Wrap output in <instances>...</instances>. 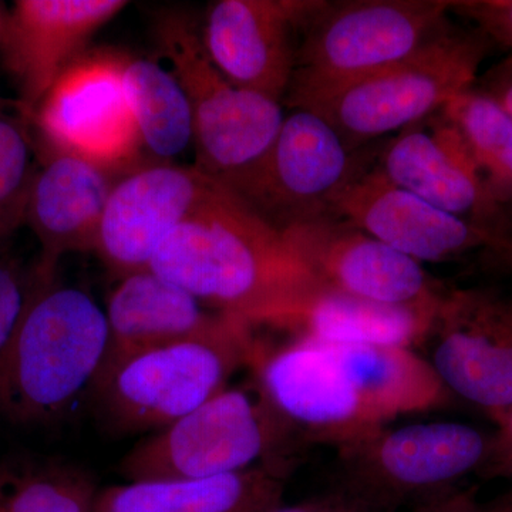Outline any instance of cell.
Segmentation results:
<instances>
[{
	"instance_id": "cell-34",
	"label": "cell",
	"mask_w": 512,
	"mask_h": 512,
	"mask_svg": "<svg viewBox=\"0 0 512 512\" xmlns=\"http://www.w3.org/2000/svg\"><path fill=\"white\" fill-rule=\"evenodd\" d=\"M5 18V10H3L2 5H0V37H2L3 25H5Z\"/></svg>"
},
{
	"instance_id": "cell-13",
	"label": "cell",
	"mask_w": 512,
	"mask_h": 512,
	"mask_svg": "<svg viewBox=\"0 0 512 512\" xmlns=\"http://www.w3.org/2000/svg\"><path fill=\"white\" fill-rule=\"evenodd\" d=\"M281 232L296 258L326 288L402 308H434L446 289L420 262L332 215Z\"/></svg>"
},
{
	"instance_id": "cell-11",
	"label": "cell",
	"mask_w": 512,
	"mask_h": 512,
	"mask_svg": "<svg viewBox=\"0 0 512 512\" xmlns=\"http://www.w3.org/2000/svg\"><path fill=\"white\" fill-rule=\"evenodd\" d=\"M423 345L451 396L497 421L512 409V292L446 288Z\"/></svg>"
},
{
	"instance_id": "cell-30",
	"label": "cell",
	"mask_w": 512,
	"mask_h": 512,
	"mask_svg": "<svg viewBox=\"0 0 512 512\" xmlns=\"http://www.w3.org/2000/svg\"><path fill=\"white\" fill-rule=\"evenodd\" d=\"M269 512H379L373 510L369 505L362 503L345 491L335 488L328 494L318 495V497L308 498L301 503L276 505Z\"/></svg>"
},
{
	"instance_id": "cell-15",
	"label": "cell",
	"mask_w": 512,
	"mask_h": 512,
	"mask_svg": "<svg viewBox=\"0 0 512 512\" xmlns=\"http://www.w3.org/2000/svg\"><path fill=\"white\" fill-rule=\"evenodd\" d=\"M322 0H218L201 28L211 62L228 82L282 103L306 23Z\"/></svg>"
},
{
	"instance_id": "cell-5",
	"label": "cell",
	"mask_w": 512,
	"mask_h": 512,
	"mask_svg": "<svg viewBox=\"0 0 512 512\" xmlns=\"http://www.w3.org/2000/svg\"><path fill=\"white\" fill-rule=\"evenodd\" d=\"M154 35L190 103L195 167L244 197L281 131L284 104L228 82L205 50L201 28L185 13H161Z\"/></svg>"
},
{
	"instance_id": "cell-29",
	"label": "cell",
	"mask_w": 512,
	"mask_h": 512,
	"mask_svg": "<svg viewBox=\"0 0 512 512\" xmlns=\"http://www.w3.org/2000/svg\"><path fill=\"white\" fill-rule=\"evenodd\" d=\"M423 512H512V491L480 501L474 490H453L419 505Z\"/></svg>"
},
{
	"instance_id": "cell-8",
	"label": "cell",
	"mask_w": 512,
	"mask_h": 512,
	"mask_svg": "<svg viewBox=\"0 0 512 512\" xmlns=\"http://www.w3.org/2000/svg\"><path fill=\"white\" fill-rule=\"evenodd\" d=\"M491 47L480 30L450 22L412 56L311 110L335 128L349 150H362L426 119L476 86Z\"/></svg>"
},
{
	"instance_id": "cell-28",
	"label": "cell",
	"mask_w": 512,
	"mask_h": 512,
	"mask_svg": "<svg viewBox=\"0 0 512 512\" xmlns=\"http://www.w3.org/2000/svg\"><path fill=\"white\" fill-rule=\"evenodd\" d=\"M32 269L26 271L18 259L0 256V352L5 348L25 306Z\"/></svg>"
},
{
	"instance_id": "cell-9",
	"label": "cell",
	"mask_w": 512,
	"mask_h": 512,
	"mask_svg": "<svg viewBox=\"0 0 512 512\" xmlns=\"http://www.w3.org/2000/svg\"><path fill=\"white\" fill-rule=\"evenodd\" d=\"M493 443L494 434L458 421L386 426L338 448V488L379 512L419 507L480 474Z\"/></svg>"
},
{
	"instance_id": "cell-25",
	"label": "cell",
	"mask_w": 512,
	"mask_h": 512,
	"mask_svg": "<svg viewBox=\"0 0 512 512\" xmlns=\"http://www.w3.org/2000/svg\"><path fill=\"white\" fill-rule=\"evenodd\" d=\"M443 111L466 141L491 200L501 211L511 207V114L476 86L448 101Z\"/></svg>"
},
{
	"instance_id": "cell-19",
	"label": "cell",
	"mask_w": 512,
	"mask_h": 512,
	"mask_svg": "<svg viewBox=\"0 0 512 512\" xmlns=\"http://www.w3.org/2000/svg\"><path fill=\"white\" fill-rule=\"evenodd\" d=\"M30 188L26 224L40 245L36 271L55 276L60 259L94 252L111 191L126 174L45 151Z\"/></svg>"
},
{
	"instance_id": "cell-6",
	"label": "cell",
	"mask_w": 512,
	"mask_h": 512,
	"mask_svg": "<svg viewBox=\"0 0 512 512\" xmlns=\"http://www.w3.org/2000/svg\"><path fill=\"white\" fill-rule=\"evenodd\" d=\"M258 350L252 326L237 320L103 367L92 390L114 430L156 433L227 389L239 369L252 366Z\"/></svg>"
},
{
	"instance_id": "cell-2",
	"label": "cell",
	"mask_w": 512,
	"mask_h": 512,
	"mask_svg": "<svg viewBox=\"0 0 512 512\" xmlns=\"http://www.w3.org/2000/svg\"><path fill=\"white\" fill-rule=\"evenodd\" d=\"M150 269L252 328L286 329L319 286L282 232L227 187L165 241Z\"/></svg>"
},
{
	"instance_id": "cell-7",
	"label": "cell",
	"mask_w": 512,
	"mask_h": 512,
	"mask_svg": "<svg viewBox=\"0 0 512 512\" xmlns=\"http://www.w3.org/2000/svg\"><path fill=\"white\" fill-rule=\"evenodd\" d=\"M298 443L254 379L151 433L123 458L121 474L150 481L225 476L261 464L292 468Z\"/></svg>"
},
{
	"instance_id": "cell-17",
	"label": "cell",
	"mask_w": 512,
	"mask_h": 512,
	"mask_svg": "<svg viewBox=\"0 0 512 512\" xmlns=\"http://www.w3.org/2000/svg\"><path fill=\"white\" fill-rule=\"evenodd\" d=\"M123 0H19L6 13L0 56L18 103L36 107L72 64L89 52L96 33L126 8Z\"/></svg>"
},
{
	"instance_id": "cell-26",
	"label": "cell",
	"mask_w": 512,
	"mask_h": 512,
	"mask_svg": "<svg viewBox=\"0 0 512 512\" xmlns=\"http://www.w3.org/2000/svg\"><path fill=\"white\" fill-rule=\"evenodd\" d=\"M32 119L18 101L0 99V256L23 224L36 170Z\"/></svg>"
},
{
	"instance_id": "cell-4",
	"label": "cell",
	"mask_w": 512,
	"mask_h": 512,
	"mask_svg": "<svg viewBox=\"0 0 512 512\" xmlns=\"http://www.w3.org/2000/svg\"><path fill=\"white\" fill-rule=\"evenodd\" d=\"M450 2H322L303 29L284 107L311 110L402 62L446 28Z\"/></svg>"
},
{
	"instance_id": "cell-32",
	"label": "cell",
	"mask_w": 512,
	"mask_h": 512,
	"mask_svg": "<svg viewBox=\"0 0 512 512\" xmlns=\"http://www.w3.org/2000/svg\"><path fill=\"white\" fill-rule=\"evenodd\" d=\"M476 87L493 97L512 116V55L478 76Z\"/></svg>"
},
{
	"instance_id": "cell-20",
	"label": "cell",
	"mask_w": 512,
	"mask_h": 512,
	"mask_svg": "<svg viewBox=\"0 0 512 512\" xmlns=\"http://www.w3.org/2000/svg\"><path fill=\"white\" fill-rule=\"evenodd\" d=\"M106 316L109 345L101 369L141 350L208 335L241 320L208 308L151 269L120 279Z\"/></svg>"
},
{
	"instance_id": "cell-31",
	"label": "cell",
	"mask_w": 512,
	"mask_h": 512,
	"mask_svg": "<svg viewBox=\"0 0 512 512\" xmlns=\"http://www.w3.org/2000/svg\"><path fill=\"white\" fill-rule=\"evenodd\" d=\"M493 450L480 474L487 477L512 478V409L495 421Z\"/></svg>"
},
{
	"instance_id": "cell-24",
	"label": "cell",
	"mask_w": 512,
	"mask_h": 512,
	"mask_svg": "<svg viewBox=\"0 0 512 512\" xmlns=\"http://www.w3.org/2000/svg\"><path fill=\"white\" fill-rule=\"evenodd\" d=\"M100 490L89 471L60 458H0V512H94Z\"/></svg>"
},
{
	"instance_id": "cell-22",
	"label": "cell",
	"mask_w": 512,
	"mask_h": 512,
	"mask_svg": "<svg viewBox=\"0 0 512 512\" xmlns=\"http://www.w3.org/2000/svg\"><path fill=\"white\" fill-rule=\"evenodd\" d=\"M437 305L434 308L382 305L319 285L306 296L286 330L295 332L296 338L319 342L414 350L423 346Z\"/></svg>"
},
{
	"instance_id": "cell-18",
	"label": "cell",
	"mask_w": 512,
	"mask_h": 512,
	"mask_svg": "<svg viewBox=\"0 0 512 512\" xmlns=\"http://www.w3.org/2000/svg\"><path fill=\"white\" fill-rule=\"evenodd\" d=\"M373 167L397 187L491 234L500 221L466 141L443 109L384 141Z\"/></svg>"
},
{
	"instance_id": "cell-27",
	"label": "cell",
	"mask_w": 512,
	"mask_h": 512,
	"mask_svg": "<svg viewBox=\"0 0 512 512\" xmlns=\"http://www.w3.org/2000/svg\"><path fill=\"white\" fill-rule=\"evenodd\" d=\"M451 15L467 19L493 45L512 55V0H460L450 2Z\"/></svg>"
},
{
	"instance_id": "cell-14",
	"label": "cell",
	"mask_w": 512,
	"mask_h": 512,
	"mask_svg": "<svg viewBox=\"0 0 512 512\" xmlns=\"http://www.w3.org/2000/svg\"><path fill=\"white\" fill-rule=\"evenodd\" d=\"M221 187L195 165H141L111 191L94 252L119 279L148 271L165 241Z\"/></svg>"
},
{
	"instance_id": "cell-1",
	"label": "cell",
	"mask_w": 512,
	"mask_h": 512,
	"mask_svg": "<svg viewBox=\"0 0 512 512\" xmlns=\"http://www.w3.org/2000/svg\"><path fill=\"white\" fill-rule=\"evenodd\" d=\"M256 383L299 443L336 448L406 414L450 402L426 357L416 350L298 338L258 350Z\"/></svg>"
},
{
	"instance_id": "cell-16",
	"label": "cell",
	"mask_w": 512,
	"mask_h": 512,
	"mask_svg": "<svg viewBox=\"0 0 512 512\" xmlns=\"http://www.w3.org/2000/svg\"><path fill=\"white\" fill-rule=\"evenodd\" d=\"M328 215L355 225L420 264L484 254L494 242L488 229L397 187L373 164L335 195Z\"/></svg>"
},
{
	"instance_id": "cell-33",
	"label": "cell",
	"mask_w": 512,
	"mask_h": 512,
	"mask_svg": "<svg viewBox=\"0 0 512 512\" xmlns=\"http://www.w3.org/2000/svg\"><path fill=\"white\" fill-rule=\"evenodd\" d=\"M493 237V245L483 255L495 268L512 278V205L501 211V218L494 229Z\"/></svg>"
},
{
	"instance_id": "cell-12",
	"label": "cell",
	"mask_w": 512,
	"mask_h": 512,
	"mask_svg": "<svg viewBox=\"0 0 512 512\" xmlns=\"http://www.w3.org/2000/svg\"><path fill=\"white\" fill-rule=\"evenodd\" d=\"M376 151V144L349 150L318 113L293 109L242 200L279 231L323 217L335 195L373 164Z\"/></svg>"
},
{
	"instance_id": "cell-35",
	"label": "cell",
	"mask_w": 512,
	"mask_h": 512,
	"mask_svg": "<svg viewBox=\"0 0 512 512\" xmlns=\"http://www.w3.org/2000/svg\"><path fill=\"white\" fill-rule=\"evenodd\" d=\"M414 512H423V510H421V508H420V507H417V508H416V511H414Z\"/></svg>"
},
{
	"instance_id": "cell-10",
	"label": "cell",
	"mask_w": 512,
	"mask_h": 512,
	"mask_svg": "<svg viewBox=\"0 0 512 512\" xmlns=\"http://www.w3.org/2000/svg\"><path fill=\"white\" fill-rule=\"evenodd\" d=\"M128 57L89 50L57 79L32 116L45 151L121 174L141 167L146 150L124 89Z\"/></svg>"
},
{
	"instance_id": "cell-21",
	"label": "cell",
	"mask_w": 512,
	"mask_h": 512,
	"mask_svg": "<svg viewBox=\"0 0 512 512\" xmlns=\"http://www.w3.org/2000/svg\"><path fill=\"white\" fill-rule=\"evenodd\" d=\"M292 468L261 464L208 478L128 481L101 488L94 512H269Z\"/></svg>"
},
{
	"instance_id": "cell-3",
	"label": "cell",
	"mask_w": 512,
	"mask_h": 512,
	"mask_svg": "<svg viewBox=\"0 0 512 512\" xmlns=\"http://www.w3.org/2000/svg\"><path fill=\"white\" fill-rule=\"evenodd\" d=\"M107 345L109 323L96 299L33 266L25 306L0 352V416L18 426L62 419L92 389Z\"/></svg>"
},
{
	"instance_id": "cell-23",
	"label": "cell",
	"mask_w": 512,
	"mask_h": 512,
	"mask_svg": "<svg viewBox=\"0 0 512 512\" xmlns=\"http://www.w3.org/2000/svg\"><path fill=\"white\" fill-rule=\"evenodd\" d=\"M124 89L144 150L168 163L194 144V120L183 87L170 69L150 59L128 57Z\"/></svg>"
}]
</instances>
